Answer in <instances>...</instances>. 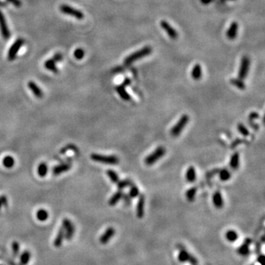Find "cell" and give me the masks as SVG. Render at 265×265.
I'll list each match as a JSON object with an SVG mask.
<instances>
[{
  "label": "cell",
  "mask_w": 265,
  "mask_h": 265,
  "mask_svg": "<svg viewBox=\"0 0 265 265\" xmlns=\"http://www.w3.org/2000/svg\"><path fill=\"white\" fill-rule=\"evenodd\" d=\"M230 172L227 169H222L219 172V178L222 181H227L230 178Z\"/></svg>",
  "instance_id": "31"
},
{
  "label": "cell",
  "mask_w": 265,
  "mask_h": 265,
  "mask_svg": "<svg viewBox=\"0 0 265 265\" xmlns=\"http://www.w3.org/2000/svg\"><path fill=\"white\" fill-rule=\"evenodd\" d=\"M165 153L166 149H164V147H161V146L158 147L154 152H153L148 156L146 157L145 159V163L148 166L153 165L155 163L158 161L159 159L161 158L165 155Z\"/></svg>",
  "instance_id": "2"
},
{
  "label": "cell",
  "mask_w": 265,
  "mask_h": 265,
  "mask_svg": "<svg viewBox=\"0 0 265 265\" xmlns=\"http://www.w3.org/2000/svg\"><path fill=\"white\" fill-rule=\"evenodd\" d=\"M24 43V40L23 39H18L13 43V44L10 47V50L8 51L7 54V59L10 61H12L16 58L17 53Z\"/></svg>",
  "instance_id": "7"
},
{
  "label": "cell",
  "mask_w": 265,
  "mask_h": 265,
  "mask_svg": "<svg viewBox=\"0 0 265 265\" xmlns=\"http://www.w3.org/2000/svg\"><path fill=\"white\" fill-rule=\"evenodd\" d=\"M48 172V166L45 162H42L39 164L38 167V174L40 177H43L47 175Z\"/></svg>",
  "instance_id": "23"
},
{
  "label": "cell",
  "mask_w": 265,
  "mask_h": 265,
  "mask_svg": "<svg viewBox=\"0 0 265 265\" xmlns=\"http://www.w3.org/2000/svg\"><path fill=\"white\" fill-rule=\"evenodd\" d=\"M7 1L12 2L13 5H14L15 6L17 7H19L21 6V2L19 1V0H7Z\"/></svg>",
  "instance_id": "43"
},
{
  "label": "cell",
  "mask_w": 265,
  "mask_h": 265,
  "mask_svg": "<svg viewBox=\"0 0 265 265\" xmlns=\"http://www.w3.org/2000/svg\"><path fill=\"white\" fill-rule=\"evenodd\" d=\"M230 166L233 169H237L239 166V154L238 152L234 153L230 157Z\"/></svg>",
  "instance_id": "20"
},
{
  "label": "cell",
  "mask_w": 265,
  "mask_h": 265,
  "mask_svg": "<svg viewBox=\"0 0 265 265\" xmlns=\"http://www.w3.org/2000/svg\"><path fill=\"white\" fill-rule=\"evenodd\" d=\"M238 24L236 22H234L230 24V26H229L228 30H227L226 33V36L228 39L230 40H234L236 39V35L238 33Z\"/></svg>",
  "instance_id": "10"
},
{
  "label": "cell",
  "mask_w": 265,
  "mask_h": 265,
  "mask_svg": "<svg viewBox=\"0 0 265 265\" xmlns=\"http://www.w3.org/2000/svg\"><path fill=\"white\" fill-rule=\"evenodd\" d=\"M115 234V230L113 228H108L105 230V232L103 234V236L100 238V242L103 244L107 243L113 237Z\"/></svg>",
  "instance_id": "18"
},
{
  "label": "cell",
  "mask_w": 265,
  "mask_h": 265,
  "mask_svg": "<svg viewBox=\"0 0 265 265\" xmlns=\"http://www.w3.org/2000/svg\"><path fill=\"white\" fill-rule=\"evenodd\" d=\"M192 77L194 80H199L202 77V67L200 64L197 63L193 66L192 73H191Z\"/></svg>",
  "instance_id": "19"
},
{
  "label": "cell",
  "mask_w": 265,
  "mask_h": 265,
  "mask_svg": "<svg viewBox=\"0 0 265 265\" xmlns=\"http://www.w3.org/2000/svg\"><path fill=\"white\" fill-rule=\"evenodd\" d=\"M213 203L217 209H222L223 205H224V201H223V198L222 194L219 192H216L214 194L213 198Z\"/></svg>",
  "instance_id": "15"
},
{
  "label": "cell",
  "mask_w": 265,
  "mask_h": 265,
  "mask_svg": "<svg viewBox=\"0 0 265 265\" xmlns=\"http://www.w3.org/2000/svg\"><path fill=\"white\" fill-rule=\"evenodd\" d=\"M106 173H107L108 177L109 179L111 180V182H113V183H117L119 182V175L118 174L114 171V170L108 169L107 172H106Z\"/></svg>",
  "instance_id": "26"
},
{
  "label": "cell",
  "mask_w": 265,
  "mask_h": 265,
  "mask_svg": "<svg viewBox=\"0 0 265 265\" xmlns=\"http://www.w3.org/2000/svg\"><path fill=\"white\" fill-rule=\"evenodd\" d=\"M75 149V147H74V146L69 145V146H67V147H64L63 149H62L61 150H60V153H61L62 154H63L64 153L66 152V151H67V150H69V149Z\"/></svg>",
  "instance_id": "40"
},
{
  "label": "cell",
  "mask_w": 265,
  "mask_h": 265,
  "mask_svg": "<svg viewBox=\"0 0 265 265\" xmlns=\"http://www.w3.org/2000/svg\"><path fill=\"white\" fill-rule=\"evenodd\" d=\"M250 243H251V241H250V240H246L245 243H244V245H242L241 247H240L239 250H238V253L242 255L247 254V253H248V250H249Z\"/></svg>",
  "instance_id": "32"
},
{
  "label": "cell",
  "mask_w": 265,
  "mask_h": 265,
  "mask_svg": "<svg viewBox=\"0 0 265 265\" xmlns=\"http://www.w3.org/2000/svg\"><path fill=\"white\" fill-rule=\"evenodd\" d=\"M52 59L55 62H60L62 60H63V55L60 52H57L54 55Z\"/></svg>",
  "instance_id": "38"
},
{
  "label": "cell",
  "mask_w": 265,
  "mask_h": 265,
  "mask_svg": "<svg viewBox=\"0 0 265 265\" xmlns=\"http://www.w3.org/2000/svg\"><path fill=\"white\" fill-rule=\"evenodd\" d=\"M160 25L161 26V28L164 31L166 32V34L168 35L171 39H176L178 37V33L176 30L174 29L172 26L169 24V22H167L165 20H162L160 22Z\"/></svg>",
  "instance_id": "9"
},
{
  "label": "cell",
  "mask_w": 265,
  "mask_h": 265,
  "mask_svg": "<svg viewBox=\"0 0 265 265\" xmlns=\"http://www.w3.org/2000/svg\"><path fill=\"white\" fill-rule=\"evenodd\" d=\"M189 116L188 115L184 114L183 115V116H181V117L178 120V122L176 123L175 126L172 128L171 131H170L171 135L172 136H174V137L178 136L180 135V133H181V132L183 131V130L184 129L185 127L186 126L187 123L189 122Z\"/></svg>",
  "instance_id": "4"
},
{
  "label": "cell",
  "mask_w": 265,
  "mask_h": 265,
  "mask_svg": "<svg viewBox=\"0 0 265 265\" xmlns=\"http://www.w3.org/2000/svg\"><path fill=\"white\" fill-rule=\"evenodd\" d=\"M91 158L94 161L102 163V164H111V165H114L119 163V158L115 156H104V155L97 154V153H92L91 155Z\"/></svg>",
  "instance_id": "3"
},
{
  "label": "cell",
  "mask_w": 265,
  "mask_h": 265,
  "mask_svg": "<svg viewBox=\"0 0 265 265\" xmlns=\"http://www.w3.org/2000/svg\"><path fill=\"white\" fill-rule=\"evenodd\" d=\"M28 88H30V90L33 92L34 96H36L37 98H42L43 96V93L42 90L39 88V86L35 83H34L33 81H29L27 83Z\"/></svg>",
  "instance_id": "12"
},
{
  "label": "cell",
  "mask_w": 265,
  "mask_h": 265,
  "mask_svg": "<svg viewBox=\"0 0 265 265\" xmlns=\"http://www.w3.org/2000/svg\"><path fill=\"white\" fill-rule=\"evenodd\" d=\"M71 168V164H60V165H58L54 166L52 168V174L54 175H58L60 174L66 172Z\"/></svg>",
  "instance_id": "13"
},
{
  "label": "cell",
  "mask_w": 265,
  "mask_h": 265,
  "mask_svg": "<svg viewBox=\"0 0 265 265\" xmlns=\"http://www.w3.org/2000/svg\"><path fill=\"white\" fill-rule=\"evenodd\" d=\"M0 31L4 39L7 40L10 37V32L7 26L6 19L1 10H0Z\"/></svg>",
  "instance_id": "8"
},
{
  "label": "cell",
  "mask_w": 265,
  "mask_h": 265,
  "mask_svg": "<svg viewBox=\"0 0 265 265\" xmlns=\"http://www.w3.org/2000/svg\"><path fill=\"white\" fill-rule=\"evenodd\" d=\"M37 218L40 221L47 220L49 217V214L45 209H39L37 212Z\"/></svg>",
  "instance_id": "29"
},
{
  "label": "cell",
  "mask_w": 265,
  "mask_h": 265,
  "mask_svg": "<svg viewBox=\"0 0 265 265\" xmlns=\"http://www.w3.org/2000/svg\"><path fill=\"white\" fill-rule=\"evenodd\" d=\"M250 65H251V60L247 56H243L240 63L239 69H238V78L243 80L246 78L247 74H248L250 69Z\"/></svg>",
  "instance_id": "6"
},
{
  "label": "cell",
  "mask_w": 265,
  "mask_h": 265,
  "mask_svg": "<svg viewBox=\"0 0 265 265\" xmlns=\"http://www.w3.org/2000/svg\"><path fill=\"white\" fill-rule=\"evenodd\" d=\"M139 189L136 186H132L130 187V192H129V197L131 198H135L136 197L139 196Z\"/></svg>",
  "instance_id": "35"
},
{
  "label": "cell",
  "mask_w": 265,
  "mask_h": 265,
  "mask_svg": "<svg viewBox=\"0 0 265 265\" xmlns=\"http://www.w3.org/2000/svg\"><path fill=\"white\" fill-rule=\"evenodd\" d=\"M122 197H123V193L122 191L121 190L117 191V192L115 193V194H113L111 198H110L109 202H108L109 205L111 206H115L117 202H118L119 200L122 198Z\"/></svg>",
  "instance_id": "22"
},
{
  "label": "cell",
  "mask_w": 265,
  "mask_h": 265,
  "mask_svg": "<svg viewBox=\"0 0 265 265\" xmlns=\"http://www.w3.org/2000/svg\"><path fill=\"white\" fill-rule=\"evenodd\" d=\"M55 63L56 62L55 61V60H53L52 58H50V59L47 60H46V61H45L44 67L46 68L47 69L50 70V71H52V72L57 74L58 72V68L56 67Z\"/></svg>",
  "instance_id": "21"
},
{
  "label": "cell",
  "mask_w": 265,
  "mask_h": 265,
  "mask_svg": "<svg viewBox=\"0 0 265 265\" xmlns=\"http://www.w3.org/2000/svg\"><path fill=\"white\" fill-rule=\"evenodd\" d=\"M64 236V229L63 228H61L60 229L59 232H58V236H57V238L55 239V245H60V243H61L62 239H63Z\"/></svg>",
  "instance_id": "37"
},
{
  "label": "cell",
  "mask_w": 265,
  "mask_h": 265,
  "mask_svg": "<svg viewBox=\"0 0 265 265\" xmlns=\"http://www.w3.org/2000/svg\"><path fill=\"white\" fill-rule=\"evenodd\" d=\"M145 196L141 195L139 199V201H138L137 208H136V214L139 218H142L144 214H145Z\"/></svg>",
  "instance_id": "14"
},
{
  "label": "cell",
  "mask_w": 265,
  "mask_h": 265,
  "mask_svg": "<svg viewBox=\"0 0 265 265\" xmlns=\"http://www.w3.org/2000/svg\"><path fill=\"white\" fill-rule=\"evenodd\" d=\"M152 48L149 46H146L143 47L141 50L136 51V52H133L132 54L128 55L124 60V65L128 66L130 64L133 63V62L136 61V60L141 59V58H145V57L149 55L152 52Z\"/></svg>",
  "instance_id": "1"
},
{
  "label": "cell",
  "mask_w": 265,
  "mask_h": 265,
  "mask_svg": "<svg viewBox=\"0 0 265 265\" xmlns=\"http://www.w3.org/2000/svg\"><path fill=\"white\" fill-rule=\"evenodd\" d=\"M130 83H131V80L127 77V78L124 79V81H123L122 86H123L124 87H126L127 86H129V85L130 84Z\"/></svg>",
  "instance_id": "42"
},
{
  "label": "cell",
  "mask_w": 265,
  "mask_h": 265,
  "mask_svg": "<svg viewBox=\"0 0 265 265\" xmlns=\"http://www.w3.org/2000/svg\"><path fill=\"white\" fill-rule=\"evenodd\" d=\"M230 84L234 86L236 88H238L240 90H245V84L244 83L242 80L238 78H233L230 81Z\"/></svg>",
  "instance_id": "24"
},
{
  "label": "cell",
  "mask_w": 265,
  "mask_h": 265,
  "mask_svg": "<svg viewBox=\"0 0 265 265\" xmlns=\"http://www.w3.org/2000/svg\"><path fill=\"white\" fill-rule=\"evenodd\" d=\"M2 164H3L4 166L7 168V169L12 168L15 164L14 158H13V157L10 156H5V158H4L3 161H2Z\"/></svg>",
  "instance_id": "25"
},
{
  "label": "cell",
  "mask_w": 265,
  "mask_h": 265,
  "mask_svg": "<svg viewBox=\"0 0 265 265\" xmlns=\"http://www.w3.org/2000/svg\"><path fill=\"white\" fill-rule=\"evenodd\" d=\"M259 114L255 112H252L251 114H250L249 116V119L250 120H253V119H255L257 118H259Z\"/></svg>",
  "instance_id": "41"
},
{
  "label": "cell",
  "mask_w": 265,
  "mask_h": 265,
  "mask_svg": "<svg viewBox=\"0 0 265 265\" xmlns=\"http://www.w3.org/2000/svg\"><path fill=\"white\" fill-rule=\"evenodd\" d=\"M197 193V188L196 187H192V188L189 189L186 192V198L189 201L192 202L194 200Z\"/></svg>",
  "instance_id": "27"
},
{
  "label": "cell",
  "mask_w": 265,
  "mask_h": 265,
  "mask_svg": "<svg viewBox=\"0 0 265 265\" xmlns=\"http://www.w3.org/2000/svg\"><path fill=\"white\" fill-rule=\"evenodd\" d=\"M197 175L196 170L194 166H191L187 169L186 172V179L189 183H193L196 181Z\"/></svg>",
  "instance_id": "17"
},
{
  "label": "cell",
  "mask_w": 265,
  "mask_h": 265,
  "mask_svg": "<svg viewBox=\"0 0 265 265\" xmlns=\"http://www.w3.org/2000/svg\"><path fill=\"white\" fill-rule=\"evenodd\" d=\"M0 201H1L2 206H7V198L6 196L2 195L0 197Z\"/></svg>",
  "instance_id": "39"
},
{
  "label": "cell",
  "mask_w": 265,
  "mask_h": 265,
  "mask_svg": "<svg viewBox=\"0 0 265 265\" xmlns=\"http://www.w3.org/2000/svg\"><path fill=\"white\" fill-rule=\"evenodd\" d=\"M115 90L118 93L119 96H120L123 100H124V101H129V100L131 99L130 94H128L125 90V87L122 86V85L115 87Z\"/></svg>",
  "instance_id": "16"
},
{
  "label": "cell",
  "mask_w": 265,
  "mask_h": 265,
  "mask_svg": "<svg viewBox=\"0 0 265 265\" xmlns=\"http://www.w3.org/2000/svg\"><path fill=\"white\" fill-rule=\"evenodd\" d=\"M60 10L63 14L73 16L78 20H83L84 18V14H83L82 11L74 8V7L69 6L68 5H65V4L60 5Z\"/></svg>",
  "instance_id": "5"
},
{
  "label": "cell",
  "mask_w": 265,
  "mask_h": 265,
  "mask_svg": "<svg viewBox=\"0 0 265 265\" xmlns=\"http://www.w3.org/2000/svg\"><path fill=\"white\" fill-rule=\"evenodd\" d=\"M237 128H238V132H239L242 136H248L250 135L249 130H247V128H246L243 124H242V123H239V124H238Z\"/></svg>",
  "instance_id": "34"
},
{
  "label": "cell",
  "mask_w": 265,
  "mask_h": 265,
  "mask_svg": "<svg viewBox=\"0 0 265 265\" xmlns=\"http://www.w3.org/2000/svg\"><path fill=\"white\" fill-rule=\"evenodd\" d=\"M225 237H226L228 241L230 242H234L238 238V234L235 231V230H228V231H227L226 234H225Z\"/></svg>",
  "instance_id": "28"
},
{
  "label": "cell",
  "mask_w": 265,
  "mask_h": 265,
  "mask_svg": "<svg viewBox=\"0 0 265 265\" xmlns=\"http://www.w3.org/2000/svg\"><path fill=\"white\" fill-rule=\"evenodd\" d=\"M212 1H213V0H200L201 3L203 4V5H209Z\"/></svg>",
  "instance_id": "44"
},
{
  "label": "cell",
  "mask_w": 265,
  "mask_h": 265,
  "mask_svg": "<svg viewBox=\"0 0 265 265\" xmlns=\"http://www.w3.org/2000/svg\"><path fill=\"white\" fill-rule=\"evenodd\" d=\"M2 203H1V201H0V209H1V208H2Z\"/></svg>",
  "instance_id": "45"
},
{
  "label": "cell",
  "mask_w": 265,
  "mask_h": 265,
  "mask_svg": "<svg viewBox=\"0 0 265 265\" xmlns=\"http://www.w3.org/2000/svg\"><path fill=\"white\" fill-rule=\"evenodd\" d=\"M131 185H132V181L129 179H125V180H123V181H119V182L117 183V187H118V189H120V190L122 189H124L125 187L130 186Z\"/></svg>",
  "instance_id": "33"
},
{
  "label": "cell",
  "mask_w": 265,
  "mask_h": 265,
  "mask_svg": "<svg viewBox=\"0 0 265 265\" xmlns=\"http://www.w3.org/2000/svg\"><path fill=\"white\" fill-rule=\"evenodd\" d=\"M63 228L64 230L66 231V238H70L72 236L74 231H75V228L72 222L67 219H64L63 221Z\"/></svg>",
  "instance_id": "11"
},
{
  "label": "cell",
  "mask_w": 265,
  "mask_h": 265,
  "mask_svg": "<svg viewBox=\"0 0 265 265\" xmlns=\"http://www.w3.org/2000/svg\"><path fill=\"white\" fill-rule=\"evenodd\" d=\"M74 56H75V58H76L77 60H82L85 56V51L81 48L77 49V50H75V52H74Z\"/></svg>",
  "instance_id": "36"
},
{
  "label": "cell",
  "mask_w": 265,
  "mask_h": 265,
  "mask_svg": "<svg viewBox=\"0 0 265 265\" xmlns=\"http://www.w3.org/2000/svg\"><path fill=\"white\" fill-rule=\"evenodd\" d=\"M178 259L180 262H186V261H191V259H192V257L190 256V255H189L186 251H185L184 250H182V251L180 252Z\"/></svg>",
  "instance_id": "30"
}]
</instances>
